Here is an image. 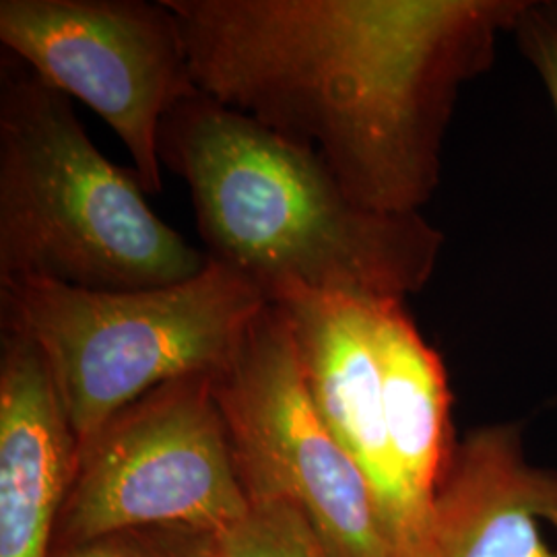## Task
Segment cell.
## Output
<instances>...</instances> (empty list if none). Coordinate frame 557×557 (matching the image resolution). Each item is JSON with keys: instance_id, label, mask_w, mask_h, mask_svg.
Here are the masks:
<instances>
[{"instance_id": "1", "label": "cell", "mask_w": 557, "mask_h": 557, "mask_svg": "<svg viewBox=\"0 0 557 557\" xmlns=\"http://www.w3.org/2000/svg\"><path fill=\"white\" fill-rule=\"evenodd\" d=\"M529 0H165L205 96L312 149L359 205L421 213L465 85Z\"/></svg>"}, {"instance_id": "2", "label": "cell", "mask_w": 557, "mask_h": 557, "mask_svg": "<svg viewBox=\"0 0 557 557\" xmlns=\"http://www.w3.org/2000/svg\"><path fill=\"white\" fill-rule=\"evenodd\" d=\"M160 161L188 188L205 255L264 296L298 283L407 301L436 273L444 234L423 213L359 205L312 149L202 91L163 120Z\"/></svg>"}, {"instance_id": "3", "label": "cell", "mask_w": 557, "mask_h": 557, "mask_svg": "<svg viewBox=\"0 0 557 557\" xmlns=\"http://www.w3.org/2000/svg\"><path fill=\"white\" fill-rule=\"evenodd\" d=\"M209 257L87 137L71 98L0 60V283L48 278L120 292L199 275Z\"/></svg>"}, {"instance_id": "4", "label": "cell", "mask_w": 557, "mask_h": 557, "mask_svg": "<svg viewBox=\"0 0 557 557\" xmlns=\"http://www.w3.org/2000/svg\"><path fill=\"white\" fill-rule=\"evenodd\" d=\"M267 306L255 281L213 259L195 277L147 289L0 283V326L40 345L79 448L161 384L215 374Z\"/></svg>"}, {"instance_id": "5", "label": "cell", "mask_w": 557, "mask_h": 557, "mask_svg": "<svg viewBox=\"0 0 557 557\" xmlns=\"http://www.w3.org/2000/svg\"><path fill=\"white\" fill-rule=\"evenodd\" d=\"M211 382L250 502L294 504L338 557H400L370 481L320 419L273 304Z\"/></svg>"}, {"instance_id": "6", "label": "cell", "mask_w": 557, "mask_h": 557, "mask_svg": "<svg viewBox=\"0 0 557 557\" xmlns=\"http://www.w3.org/2000/svg\"><path fill=\"white\" fill-rule=\"evenodd\" d=\"M248 508L211 374L184 376L124 407L81 446L54 549L140 527L223 533Z\"/></svg>"}, {"instance_id": "7", "label": "cell", "mask_w": 557, "mask_h": 557, "mask_svg": "<svg viewBox=\"0 0 557 557\" xmlns=\"http://www.w3.org/2000/svg\"><path fill=\"white\" fill-rule=\"evenodd\" d=\"M0 41L119 137L147 195L161 193L165 116L199 94L165 0H0Z\"/></svg>"}, {"instance_id": "8", "label": "cell", "mask_w": 557, "mask_h": 557, "mask_svg": "<svg viewBox=\"0 0 557 557\" xmlns=\"http://www.w3.org/2000/svg\"><path fill=\"white\" fill-rule=\"evenodd\" d=\"M267 299L292 333L320 419L370 481L403 557L405 510L386 436L372 299L324 294L298 283L278 285Z\"/></svg>"}, {"instance_id": "9", "label": "cell", "mask_w": 557, "mask_h": 557, "mask_svg": "<svg viewBox=\"0 0 557 557\" xmlns=\"http://www.w3.org/2000/svg\"><path fill=\"white\" fill-rule=\"evenodd\" d=\"M418 557H557V471L518 421L467 432L434 490Z\"/></svg>"}, {"instance_id": "10", "label": "cell", "mask_w": 557, "mask_h": 557, "mask_svg": "<svg viewBox=\"0 0 557 557\" xmlns=\"http://www.w3.org/2000/svg\"><path fill=\"white\" fill-rule=\"evenodd\" d=\"M0 329V557H52L79 442L40 345Z\"/></svg>"}, {"instance_id": "11", "label": "cell", "mask_w": 557, "mask_h": 557, "mask_svg": "<svg viewBox=\"0 0 557 557\" xmlns=\"http://www.w3.org/2000/svg\"><path fill=\"white\" fill-rule=\"evenodd\" d=\"M386 436L405 510L403 557H418L440 478L457 446L453 395L438 351L419 333L407 301H372Z\"/></svg>"}, {"instance_id": "12", "label": "cell", "mask_w": 557, "mask_h": 557, "mask_svg": "<svg viewBox=\"0 0 557 557\" xmlns=\"http://www.w3.org/2000/svg\"><path fill=\"white\" fill-rule=\"evenodd\" d=\"M221 557H338L312 520L285 499H257L221 533Z\"/></svg>"}, {"instance_id": "13", "label": "cell", "mask_w": 557, "mask_h": 557, "mask_svg": "<svg viewBox=\"0 0 557 557\" xmlns=\"http://www.w3.org/2000/svg\"><path fill=\"white\" fill-rule=\"evenodd\" d=\"M52 557H221V533L180 524L122 529L54 549Z\"/></svg>"}, {"instance_id": "14", "label": "cell", "mask_w": 557, "mask_h": 557, "mask_svg": "<svg viewBox=\"0 0 557 557\" xmlns=\"http://www.w3.org/2000/svg\"><path fill=\"white\" fill-rule=\"evenodd\" d=\"M512 36L543 81L557 119V0H529Z\"/></svg>"}]
</instances>
